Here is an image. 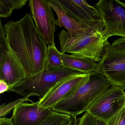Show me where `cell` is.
Returning <instances> with one entry per match:
<instances>
[{
	"label": "cell",
	"mask_w": 125,
	"mask_h": 125,
	"mask_svg": "<svg viewBox=\"0 0 125 125\" xmlns=\"http://www.w3.org/2000/svg\"><path fill=\"white\" fill-rule=\"evenodd\" d=\"M8 48L27 77L43 71L47 58V44L37 29L31 13L4 25Z\"/></svg>",
	"instance_id": "6da1fadb"
},
{
	"label": "cell",
	"mask_w": 125,
	"mask_h": 125,
	"mask_svg": "<svg viewBox=\"0 0 125 125\" xmlns=\"http://www.w3.org/2000/svg\"><path fill=\"white\" fill-rule=\"evenodd\" d=\"M112 85L103 74L97 72L90 73L86 82L71 96L58 102L52 109L76 117L86 112L96 99Z\"/></svg>",
	"instance_id": "7a4b0ae2"
},
{
	"label": "cell",
	"mask_w": 125,
	"mask_h": 125,
	"mask_svg": "<svg viewBox=\"0 0 125 125\" xmlns=\"http://www.w3.org/2000/svg\"><path fill=\"white\" fill-rule=\"evenodd\" d=\"M58 34L62 53L90 58L100 62L104 52L105 41L104 31L98 32L90 29L83 34L72 35L64 30Z\"/></svg>",
	"instance_id": "3957f363"
},
{
	"label": "cell",
	"mask_w": 125,
	"mask_h": 125,
	"mask_svg": "<svg viewBox=\"0 0 125 125\" xmlns=\"http://www.w3.org/2000/svg\"><path fill=\"white\" fill-rule=\"evenodd\" d=\"M81 72L65 68L44 69L43 71L33 76L27 77L19 83L14 85L8 92H13L28 98L33 96L43 98L48 92L62 80Z\"/></svg>",
	"instance_id": "277c9868"
},
{
	"label": "cell",
	"mask_w": 125,
	"mask_h": 125,
	"mask_svg": "<svg viewBox=\"0 0 125 125\" xmlns=\"http://www.w3.org/2000/svg\"><path fill=\"white\" fill-rule=\"evenodd\" d=\"M95 6L103 22L104 38H125V3L118 0H100Z\"/></svg>",
	"instance_id": "5b68a950"
},
{
	"label": "cell",
	"mask_w": 125,
	"mask_h": 125,
	"mask_svg": "<svg viewBox=\"0 0 125 125\" xmlns=\"http://www.w3.org/2000/svg\"><path fill=\"white\" fill-rule=\"evenodd\" d=\"M125 88L112 85L101 94L87 111L96 118L106 121L125 106Z\"/></svg>",
	"instance_id": "8992f818"
},
{
	"label": "cell",
	"mask_w": 125,
	"mask_h": 125,
	"mask_svg": "<svg viewBox=\"0 0 125 125\" xmlns=\"http://www.w3.org/2000/svg\"><path fill=\"white\" fill-rule=\"evenodd\" d=\"M98 63L97 72L104 76L112 84L122 86L125 81V49L114 47L107 41Z\"/></svg>",
	"instance_id": "52a82bcc"
},
{
	"label": "cell",
	"mask_w": 125,
	"mask_h": 125,
	"mask_svg": "<svg viewBox=\"0 0 125 125\" xmlns=\"http://www.w3.org/2000/svg\"><path fill=\"white\" fill-rule=\"evenodd\" d=\"M59 0L67 13L82 25L98 32L104 29L100 13L96 7L85 0Z\"/></svg>",
	"instance_id": "ba28073f"
},
{
	"label": "cell",
	"mask_w": 125,
	"mask_h": 125,
	"mask_svg": "<svg viewBox=\"0 0 125 125\" xmlns=\"http://www.w3.org/2000/svg\"><path fill=\"white\" fill-rule=\"evenodd\" d=\"M28 6L35 25L47 45L55 46L56 20L48 0H30Z\"/></svg>",
	"instance_id": "9c48e42d"
},
{
	"label": "cell",
	"mask_w": 125,
	"mask_h": 125,
	"mask_svg": "<svg viewBox=\"0 0 125 125\" xmlns=\"http://www.w3.org/2000/svg\"><path fill=\"white\" fill-rule=\"evenodd\" d=\"M89 74L81 73L71 76L52 87L45 96L38 101L39 106L52 109L57 103L71 96L88 79Z\"/></svg>",
	"instance_id": "30bf717a"
},
{
	"label": "cell",
	"mask_w": 125,
	"mask_h": 125,
	"mask_svg": "<svg viewBox=\"0 0 125 125\" xmlns=\"http://www.w3.org/2000/svg\"><path fill=\"white\" fill-rule=\"evenodd\" d=\"M53 112L52 109L39 106L38 102H23L14 108L10 119L13 125H40Z\"/></svg>",
	"instance_id": "8fae6325"
},
{
	"label": "cell",
	"mask_w": 125,
	"mask_h": 125,
	"mask_svg": "<svg viewBox=\"0 0 125 125\" xmlns=\"http://www.w3.org/2000/svg\"><path fill=\"white\" fill-rule=\"evenodd\" d=\"M27 77L23 68L8 47L0 49V80L7 83L10 89Z\"/></svg>",
	"instance_id": "7c38bea8"
},
{
	"label": "cell",
	"mask_w": 125,
	"mask_h": 125,
	"mask_svg": "<svg viewBox=\"0 0 125 125\" xmlns=\"http://www.w3.org/2000/svg\"><path fill=\"white\" fill-rule=\"evenodd\" d=\"M48 2L57 16L58 19L55 22L56 25L60 28H65L69 34L80 35L91 29L82 25L70 16L62 7L58 0H49Z\"/></svg>",
	"instance_id": "4fadbf2b"
},
{
	"label": "cell",
	"mask_w": 125,
	"mask_h": 125,
	"mask_svg": "<svg viewBox=\"0 0 125 125\" xmlns=\"http://www.w3.org/2000/svg\"><path fill=\"white\" fill-rule=\"evenodd\" d=\"M61 55L63 67L65 68L87 74L97 72L99 69V63L90 58L61 52Z\"/></svg>",
	"instance_id": "5bb4252c"
},
{
	"label": "cell",
	"mask_w": 125,
	"mask_h": 125,
	"mask_svg": "<svg viewBox=\"0 0 125 125\" xmlns=\"http://www.w3.org/2000/svg\"><path fill=\"white\" fill-rule=\"evenodd\" d=\"M72 117L68 114L54 111L51 115L40 125H69ZM0 125H13L10 118L1 117Z\"/></svg>",
	"instance_id": "9a60e30c"
},
{
	"label": "cell",
	"mask_w": 125,
	"mask_h": 125,
	"mask_svg": "<svg viewBox=\"0 0 125 125\" xmlns=\"http://www.w3.org/2000/svg\"><path fill=\"white\" fill-rule=\"evenodd\" d=\"M27 0H0V17L6 19L14 10L20 9L26 5Z\"/></svg>",
	"instance_id": "2e32d148"
},
{
	"label": "cell",
	"mask_w": 125,
	"mask_h": 125,
	"mask_svg": "<svg viewBox=\"0 0 125 125\" xmlns=\"http://www.w3.org/2000/svg\"><path fill=\"white\" fill-rule=\"evenodd\" d=\"M47 58L44 69H56L63 67L61 52L55 46L48 45Z\"/></svg>",
	"instance_id": "e0dca14e"
},
{
	"label": "cell",
	"mask_w": 125,
	"mask_h": 125,
	"mask_svg": "<svg viewBox=\"0 0 125 125\" xmlns=\"http://www.w3.org/2000/svg\"><path fill=\"white\" fill-rule=\"evenodd\" d=\"M106 122L107 125H125V106Z\"/></svg>",
	"instance_id": "ac0fdd59"
},
{
	"label": "cell",
	"mask_w": 125,
	"mask_h": 125,
	"mask_svg": "<svg viewBox=\"0 0 125 125\" xmlns=\"http://www.w3.org/2000/svg\"><path fill=\"white\" fill-rule=\"evenodd\" d=\"M25 101H30L32 103H34V102L29 98H22L20 99H17L14 101L10 102L8 104L6 105L5 106H3V107H1L0 109V116L1 117L2 116L4 117L5 115L8 114L11 111L12 109L14 108L17 105L23 103Z\"/></svg>",
	"instance_id": "d6986e66"
},
{
	"label": "cell",
	"mask_w": 125,
	"mask_h": 125,
	"mask_svg": "<svg viewBox=\"0 0 125 125\" xmlns=\"http://www.w3.org/2000/svg\"><path fill=\"white\" fill-rule=\"evenodd\" d=\"M77 125H96L95 118L86 111L82 117L77 118Z\"/></svg>",
	"instance_id": "ffe728a7"
},
{
	"label": "cell",
	"mask_w": 125,
	"mask_h": 125,
	"mask_svg": "<svg viewBox=\"0 0 125 125\" xmlns=\"http://www.w3.org/2000/svg\"><path fill=\"white\" fill-rule=\"evenodd\" d=\"M112 44L116 48L125 49V38H119L113 40Z\"/></svg>",
	"instance_id": "44dd1931"
},
{
	"label": "cell",
	"mask_w": 125,
	"mask_h": 125,
	"mask_svg": "<svg viewBox=\"0 0 125 125\" xmlns=\"http://www.w3.org/2000/svg\"><path fill=\"white\" fill-rule=\"evenodd\" d=\"M9 89V86L7 83L3 80H0V93L2 94L8 91Z\"/></svg>",
	"instance_id": "7402d4cb"
},
{
	"label": "cell",
	"mask_w": 125,
	"mask_h": 125,
	"mask_svg": "<svg viewBox=\"0 0 125 125\" xmlns=\"http://www.w3.org/2000/svg\"><path fill=\"white\" fill-rule=\"evenodd\" d=\"M95 120L96 125H107L106 122L105 121L96 118Z\"/></svg>",
	"instance_id": "603a6c76"
},
{
	"label": "cell",
	"mask_w": 125,
	"mask_h": 125,
	"mask_svg": "<svg viewBox=\"0 0 125 125\" xmlns=\"http://www.w3.org/2000/svg\"><path fill=\"white\" fill-rule=\"evenodd\" d=\"M77 125V118L76 117H72L71 123L69 125Z\"/></svg>",
	"instance_id": "cb8c5ba5"
},
{
	"label": "cell",
	"mask_w": 125,
	"mask_h": 125,
	"mask_svg": "<svg viewBox=\"0 0 125 125\" xmlns=\"http://www.w3.org/2000/svg\"><path fill=\"white\" fill-rule=\"evenodd\" d=\"M122 87H124L125 88V81L123 83V84L122 85Z\"/></svg>",
	"instance_id": "d4e9b609"
}]
</instances>
